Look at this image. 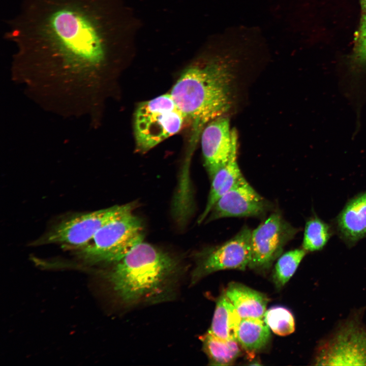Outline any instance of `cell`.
<instances>
[{"label":"cell","instance_id":"1","mask_svg":"<svg viewBox=\"0 0 366 366\" xmlns=\"http://www.w3.org/2000/svg\"><path fill=\"white\" fill-rule=\"evenodd\" d=\"M4 38L16 70L96 76L136 45L140 23L126 0H20Z\"/></svg>","mask_w":366,"mask_h":366},{"label":"cell","instance_id":"2","mask_svg":"<svg viewBox=\"0 0 366 366\" xmlns=\"http://www.w3.org/2000/svg\"><path fill=\"white\" fill-rule=\"evenodd\" d=\"M234 79L228 59L201 58L184 70L170 94L186 119L200 128L230 110Z\"/></svg>","mask_w":366,"mask_h":366},{"label":"cell","instance_id":"3","mask_svg":"<svg viewBox=\"0 0 366 366\" xmlns=\"http://www.w3.org/2000/svg\"><path fill=\"white\" fill-rule=\"evenodd\" d=\"M114 263L105 277L127 304L159 300L178 268L174 258L143 241Z\"/></svg>","mask_w":366,"mask_h":366},{"label":"cell","instance_id":"4","mask_svg":"<svg viewBox=\"0 0 366 366\" xmlns=\"http://www.w3.org/2000/svg\"><path fill=\"white\" fill-rule=\"evenodd\" d=\"M186 118L170 94L141 102L134 113L137 150L146 152L181 129Z\"/></svg>","mask_w":366,"mask_h":366},{"label":"cell","instance_id":"5","mask_svg":"<svg viewBox=\"0 0 366 366\" xmlns=\"http://www.w3.org/2000/svg\"><path fill=\"white\" fill-rule=\"evenodd\" d=\"M143 236L141 220L130 212L101 227L88 244L81 248L80 255L88 263H115L143 241Z\"/></svg>","mask_w":366,"mask_h":366},{"label":"cell","instance_id":"6","mask_svg":"<svg viewBox=\"0 0 366 366\" xmlns=\"http://www.w3.org/2000/svg\"><path fill=\"white\" fill-rule=\"evenodd\" d=\"M134 207V203H127L72 216L54 225L37 243H63L82 248L104 224L132 212Z\"/></svg>","mask_w":366,"mask_h":366},{"label":"cell","instance_id":"7","mask_svg":"<svg viewBox=\"0 0 366 366\" xmlns=\"http://www.w3.org/2000/svg\"><path fill=\"white\" fill-rule=\"evenodd\" d=\"M317 365H366V327L349 318L318 347Z\"/></svg>","mask_w":366,"mask_h":366},{"label":"cell","instance_id":"8","mask_svg":"<svg viewBox=\"0 0 366 366\" xmlns=\"http://www.w3.org/2000/svg\"><path fill=\"white\" fill-rule=\"evenodd\" d=\"M299 231L285 220L280 212H272L252 230L248 267L257 270L269 268Z\"/></svg>","mask_w":366,"mask_h":366},{"label":"cell","instance_id":"9","mask_svg":"<svg viewBox=\"0 0 366 366\" xmlns=\"http://www.w3.org/2000/svg\"><path fill=\"white\" fill-rule=\"evenodd\" d=\"M251 232L252 230L245 226L231 239L204 252L192 272V284L215 271L225 269L244 270L248 267Z\"/></svg>","mask_w":366,"mask_h":366},{"label":"cell","instance_id":"10","mask_svg":"<svg viewBox=\"0 0 366 366\" xmlns=\"http://www.w3.org/2000/svg\"><path fill=\"white\" fill-rule=\"evenodd\" d=\"M272 204L260 195L245 179L236 185L215 203L206 222L223 218L257 217L265 216Z\"/></svg>","mask_w":366,"mask_h":366},{"label":"cell","instance_id":"11","mask_svg":"<svg viewBox=\"0 0 366 366\" xmlns=\"http://www.w3.org/2000/svg\"><path fill=\"white\" fill-rule=\"evenodd\" d=\"M237 138L236 131L230 129L229 119L225 116L204 127L201 145L204 165L210 179L229 160Z\"/></svg>","mask_w":366,"mask_h":366},{"label":"cell","instance_id":"12","mask_svg":"<svg viewBox=\"0 0 366 366\" xmlns=\"http://www.w3.org/2000/svg\"><path fill=\"white\" fill-rule=\"evenodd\" d=\"M331 224L335 234L349 248L366 238V190L349 199Z\"/></svg>","mask_w":366,"mask_h":366},{"label":"cell","instance_id":"13","mask_svg":"<svg viewBox=\"0 0 366 366\" xmlns=\"http://www.w3.org/2000/svg\"><path fill=\"white\" fill-rule=\"evenodd\" d=\"M237 142L235 143L227 164L220 168L211 178V183L205 208L198 219L200 224L205 220L216 202L245 178L237 161Z\"/></svg>","mask_w":366,"mask_h":366},{"label":"cell","instance_id":"14","mask_svg":"<svg viewBox=\"0 0 366 366\" xmlns=\"http://www.w3.org/2000/svg\"><path fill=\"white\" fill-rule=\"evenodd\" d=\"M224 293L241 318L263 319L268 301L263 293L237 282L229 284Z\"/></svg>","mask_w":366,"mask_h":366},{"label":"cell","instance_id":"15","mask_svg":"<svg viewBox=\"0 0 366 366\" xmlns=\"http://www.w3.org/2000/svg\"><path fill=\"white\" fill-rule=\"evenodd\" d=\"M199 338L209 365H232L242 353V348L236 339H222L209 330Z\"/></svg>","mask_w":366,"mask_h":366},{"label":"cell","instance_id":"16","mask_svg":"<svg viewBox=\"0 0 366 366\" xmlns=\"http://www.w3.org/2000/svg\"><path fill=\"white\" fill-rule=\"evenodd\" d=\"M270 328L263 319L241 318L236 333V339L248 354H253L264 349L270 339Z\"/></svg>","mask_w":366,"mask_h":366},{"label":"cell","instance_id":"17","mask_svg":"<svg viewBox=\"0 0 366 366\" xmlns=\"http://www.w3.org/2000/svg\"><path fill=\"white\" fill-rule=\"evenodd\" d=\"M241 319L233 305L223 293L217 301L209 330L222 339H236V333Z\"/></svg>","mask_w":366,"mask_h":366},{"label":"cell","instance_id":"18","mask_svg":"<svg viewBox=\"0 0 366 366\" xmlns=\"http://www.w3.org/2000/svg\"><path fill=\"white\" fill-rule=\"evenodd\" d=\"M334 234L332 224L314 213L306 222L302 248L307 253L321 251Z\"/></svg>","mask_w":366,"mask_h":366},{"label":"cell","instance_id":"19","mask_svg":"<svg viewBox=\"0 0 366 366\" xmlns=\"http://www.w3.org/2000/svg\"><path fill=\"white\" fill-rule=\"evenodd\" d=\"M307 252L302 248L295 249L281 255L273 271V282L278 289L281 288L296 271Z\"/></svg>","mask_w":366,"mask_h":366},{"label":"cell","instance_id":"20","mask_svg":"<svg viewBox=\"0 0 366 366\" xmlns=\"http://www.w3.org/2000/svg\"><path fill=\"white\" fill-rule=\"evenodd\" d=\"M263 320L270 329L277 335L288 336L295 330L294 317L284 307L275 306L266 310Z\"/></svg>","mask_w":366,"mask_h":366},{"label":"cell","instance_id":"21","mask_svg":"<svg viewBox=\"0 0 366 366\" xmlns=\"http://www.w3.org/2000/svg\"><path fill=\"white\" fill-rule=\"evenodd\" d=\"M355 58L358 63L366 64V14L362 18L359 32Z\"/></svg>","mask_w":366,"mask_h":366},{"label":"cell","instance_id":"22","mask_svg":"<svg viewBox=\"0 0 366 366\" xmlns=\"http://www.w3.org/2000/svg\"><path fill=\"white\" fill-rule=\"evenodd\" d=\"M363 9L366 12V0H361Z\"/></svg>","mask_w":366,"mask_h":366}]
</instances>
